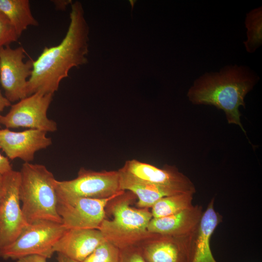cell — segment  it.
<instances>
[{
  "label": "cell",
  "mask_w": 262,
  "mask_h": 262,
  "mask_svg": "<svg viewBox=\"0 0 262 262\" xmlns=\"http://www.w3.org/2000/svg\"><path fill=\"white\" fill-rule=\"evenodd\" d=\"M67 229L62 223L49 220L28 224L11 244L0 249V257L16 260L24 256L38 255L50 258L54 253L55 244Z\"/></svg>",
  "instance_id": "5b68a950"
},
{
  "label": "cell",
  "mask_w": 262,
  "mask_h": 262,
  "mask_svg": "<svg viewBox=\"0 0 262 262\" xmlns=\"http://www.w3.org/2000/svg\"><path fill=\"white\" fill-rule=\"evenodd\" d=\"M119 262H147L143 258L137 246L120 249Z\"/></svg>",
  "instance_id": "603a6c76"
},
{
  "label": "cell",
  "mask_w": 262,
  "mask_h": 262,
  "mask_svg": "<svg viewBox=\"0 0 262 262\" xmlns=\"http://www.w3.org/2000/svg\"><path fill=\"white\" fill-rule=\"evenodd\" d=\"M53 94L35 93L11 105L7 114L0 116V123L7 129L28 128L46 132L57 130L55 121L47 117Z\"/></svg>",
  "instance_id": "52a82bcc"
},
{
  "label": "cell",
  "mask_w": 262,
  "mask_h": 262,
  "mask_svg": "<svg viewBox=\"0 0 262 262\" xmlns=\"http://www.w3.org/2000/svg\"><path fill=\"white\" fill-rule=\"evenodd\" d=\"M57 193L66 196L105 199L122 193L117 171H96L84 167L71 180H55Z\"/></svg>",
  "instance_id": "8992f818"
},
{
  "label": "cell",
  "mask_w": 262,
  "mask_h": 262,
  "mask_svg": "<svg viewBox=\"0 0 262 262\" xmlns=\"http://www.w3.org/2000/svg\"><path fill=\"white\" fill-rule=\"evenodd\" d=\"M13 170L9 159L0 153V174L3 175Z\"/></svg>",
  "instance_id": "cb8c5ba5"
},
{
  "label": "cell",
  "mask_w": 262,
  "mask_h": 262,
  "mask_svg": "<svg viewBox=\"0 0 262 262\" xmlns=\"http://www.w3.org/2000/svg\"><path fill=\"white\" fill-rule=\"evenodd\" d=\"M136 196L124 191L107 203L109 213L113 216L106 218L99 229L105 239L119 249L137 246L151 236L147 227L152 215L148 208H135L131 206Z\"/></svg>",
  "instance_id": "277c9868"
},
{
  "label": "cell",
  "mask_w": 262,
  "mask_h": 262,
  "mask_svg": "<svg viewBox=\"0 0 262 262\" xmlns=\"http://www.w3.org/2000/svg\"><path fill=\"white\" fill-rule=\"evenodd\" d=\"M106 239L98 229H67L55 244V252L82 262Z\"/></svg>",
  "instance_id": "9a60e30c"
},
{
  "label": "cell",
  "mask_w": 262,
  "mask_h": 262,
  "mask_svg": "<svg viewBox=\"0 0 262 262\" xmlns=\"http://www.w3.org/2000/svg\"><path fill=\"white\" fill-rule=\"evenodd\" d=\"M193 195L190 192L182 193L161 198L151 207L152 217L169 216L191 207Z\"/></svg>",
  "instance_id": "d6986e66"
},
{
  "label": "cell",
  "mask_w": 262,
  "mask_h": 262,
  "mask_svg": "<svg viewBox=\"0 0 262 262\" xmlns=\"http://www.w3.org/2000/svg\"><path fill=\"white\" fill-rule=\"evenodd\" d=\"M11 106V102L5 96L2 95L0 90V116L1 115V113L3 111L5 108Z\"/></svg>",
  "instance_id": "484cf974"
},
{
  "label": "cell",
  "mask_w": 262,
  "mask_h": 262,
  "mask_svg": "<svg viewBox=\"0 0 262 262\" xmlns=\"http://www.w3.org/2000/svg\"><path fill=\"white\" fill-rule=\"evenodd\" d=\"M19 172V198L26 222L44 220L62 224L52 173L43 164L31 163H24Z\"/></svg>",
  "instance_id": "3957f363"
},
{
  "label": "cell",
  "mask_w": 262,
  "mask_h": 262,
  "mask_svg": "<svg viewBox=\"0 0 262 262\" xmlns=\"http://www.w3.org/2000/svg\"><path fill=\"white\" fill-rule=\"evenodd\" d=\"M246 40L244 42L246 50L254 52L262 44V6L254 9L246 15L245 21Z\"/></svg>",
  "instance_id": "ffe728a7"
},
{
  "label": "cell",
  "mask_w": 262,
  "mask_h": 262,
  "mask_svg": "<svg viewBox=\"0 0 262 262\" xmlns=\"http://www.w3.org/2000/svg\"><path fill=\"white\" fill-rule=\"evenodd\" d=\"M24 53L22 47L12 49L9 45L0 49V83L11 103L28 97L27 84L33 60L24 62Z\"/></svg>",
  "instance_id": "30bf717a"
},
{
  "label": "cell",
  "mask_w": 262,
  "mask_h": 262,
  "mask_svg": "<svg viewBox=\"0 0 262 262\" xmlns=\"http://www.w3.org/2000/svg\"><path fill=\"white\" fill-rule=\"evenodd\" d=\"M58 256L57 260L58 262H79L78 261L73 260L64 255L60 253H57Z\"/></svg>",
  "instance_id": "83f0119b"
},
{
  "label": "cell",
  "mask_w": 262,
  "mask_h": 262,
  "mask_svg": "<svg viewBox=\"0 0 262 262\" xmlns=\"http://www.w3.org/2000/svg\"><path fill=\"white\" fill-rule=\"evenodd\" d=\"M3 186V175L0 174V199L2 193Z\"/></svg>",
  "instance_id": "f1b7e54d"
},
{
  "label": "cell",
  "mask_w": 262,
  "mask_h": 262,
  "mask_svg": "<svg viewBox=\"0 0 262 262\" xmlns=\"http://www.w3.org/2000/svg\"><path fill=\"white\" fill-rule=\"evenodd\" d=\"M0 12L8 19L19 37L30 26H37L28 0H0Z\"/></svg>",
  "instance_id": "ac0fdd59"
},
{
  "label": "cell",
  "mask_w": 262,
  "mask_h": 262,
  "mask_svg": "<svg viewBox=\"0 0 262 262\" xmlns=\"http://www.w3.org/2000/svg\"><path fill=\"white\" fill-rule=\"evenodd\" d=\"M47 258L38 255H31L21 257L16 262H47Z\"/></svg>",
  "instance_id": "d4e9b609"
},
{
  "label": "cell",
  "mask_w": 262,
  "mask_h": 262,
  "mask_svg": "<svg viewBox=\"0 0 262 262\" xmlns=\"http://www.w3.org/2000/svg\"><path fill=\"white\" fill-rule=\"evenodd\" d=\"M123 171L143 181L153 184L180 187L196 192L190 180L174 166L166 165L159 168L135 159L127 161L121 168Z\"/></svg>",
  "instance_id": "4fadbf2b"
},
{
  "label": "cell",
  "mask_w": 262,
  "mask_h": 262,
  "mask_svg": "<svg viewBox=\"0 0 262 262\" xmlns=\"http://www.w3.org/2000/svg\"><path fill=\"white\" fill-rule=\"evenodd\" d=\"M19 37L11 23L0 12V49L16 41Z\"/></svg>",
  "instance_id": "7402d4cb"
},
{
  "label": "cell",
  "mask_w": 262,
  "mask_h": 262,
  "mask_svg": "<svg viewBox=\"0 0 262 262\" xmlns=\"http://www.w3.org/2000/svg\"><path fill=\"white\" fill-rule=\"evenodd\" d=\"M120 188L129 191L138 198L136 205L139 208H149L161 198L182 193H192L184 188L149 183L132 176L121 168L118 170Z\"/></svg>",
  "instance_id": "2e32d148"
},
{
  "label": "cell",
  "mask_w": 262,
  "mask_h": 262,
  "mask_svg": "<svg viewBox=\"0 0 262 262\" xmlns=\"http://www.w3.org/2000/svg\"><path fill=\"white\" fill-rule=\"evenodd\" d=\"M70 18L68 29L61 42L56 46L45 47L33 61L27 84L28 96L36 92L53 95L61 81L68 76L71 68L87 63L89 30L80 2L71 5Z\"/></svg>",
  "instance_id": "6da1fadb"
},
{
  "label": "cell",
  "mask_w": 262,
  "mask_h": 262,
  "mask_svg": "<svg viewBox=\"0 0 262 262\" xmlns=\"http://www.w3.org/2000/svg\"><path fill=\"white\" fill-rule=\"evenodd\" d=\"M120 249L105 240L82 262H119Z\"/></svg>",
  "instance_id": "44dd1931"
},
{
  "label": "cell",
  "mask_w": 262,
  "mask_h": 262,
  "mask_svg": "<svg viewBox=\"0 0 262 262\" xmlns=\"http://www.w3.org/2000/svg\"><path fill=\"white\" fill-rule=\"evenodd\" d=\"M47 132L29 129L14 131L9 129H0V148L10 160L19 158L24 163L33 161L35 153L49 147L52 143Z\"/></svg>",
  "instance_id": "7c38bea8"
},
{
  "label": "cell",
  "mask_w": 262,
  "mask_h": 262,
  "mask_svg": "<svg viewBox=\"0 0 262 262\" xmlns=\"http://www.w3.org/2000/svg\"><path fill=\"white\" fill-rule=\"evenodd\" d=\"M213 198L202 214L194 242L192 262H217L213 257L210 247V240L222 216L214 208Z\"/></svg>",
  "instance_id": "e0dca14e"
},
{
  "label": "cell",
  "mask_w": 262,
  "mask_h": 262,
  "mask_svg": "<svg viewBox=\"0 0 262 262\" xmlns=\"http://www.w3.org/2000/svg\"><path fill=\"white\" fill-rule=\"evenodd\" d=\"M259 79L248 67L228 66L218 72L205 73L196 79L187 96L194 104L213 105L223 110L229 124L239 125L246 132L239 109L246 107L245 98Z\"/></svg>",
  "instance_id": "7a4b0ae2"
},
{
  "label": "cell",
  "mask_w": 262,
  "mask_h": 262,
  "mask_svg": "<svg viewBox=\"0 0 262 262\" xmlns=\"http://www.w3.org/2000/svg\"><path fill=\"white\" fill-rule=\"evenodd\" d=\"M19 171L12 170L3 175L0 199V249L11 244L28 224L20 206Z\"/></svg>",
  "instance_id": "ba28073f"
},
{
  "label": "cell",
  "mask_w": 262,
  "mask_h": 262,
  "mask_svg": "<svg viewBox=\"0 0 262 262\" xmlns=\"http://www.w3.org/2000/svg\"><path fill=\"white\" fill-rule=\"evenodd\" d=\"M203 214L202 207L193 205L180 212L167 216L153 218L147 227L150 233L174 237L195 234Z\"/></svg>",
  "instance_id": "5bb4252c"
},
{
  "label": "cell",
  "mask_w": 262,
  "mask_h": 262,
  "mask_svg": "<svg viewBox=\"0 0 262 262\" xmlns=\"http://www.w3.org/2000/svg\"><path fill=\"white\" fill-rule=\"evenodd\" d=\"M196 233L174 237L152 233L137 246L147 262H192Z\"/></svg>",
  "instance_id": "8fae6325"
},
{
  "label": "cell",
  "mask_w": 262,
  "mask_h": 262,
  "mask_svg": "<svg viewBox=\"0 0 262 262\" xmlns=\"http://www.w3.org/2000/svg\"><path fill=\"white\" fill-rule=\"evenodd\" d=\"M56 8L59 10H65L66 7L69 4L71 3V0H53Z\"/></svg>",
  "instance_id": "4316f807"
},
{
  "label": "cell",
  "mask_w": 262,
  "mask_h": 262,
  "mask_svg": "<svg viewBox=\"0 0 262 262\" xmlns=\"http://www.w3.org/2000/svg\"><path fill=\"white\" fill-rule=\"evenodd\" d=\"M0 126H1V124H0Z\"/></svg>",
  "instance_id": "f546056e"
},
{
  "label": "cell",
  "mask_w": 262,
  "mask_h": 262,
  "mask_svg": "<svg viewBox=\"0 0 262 262\" xmlns=\"http://www.w3.org/2000/svg\"><path fill=\"white\" fill-rule=\"evenodd\" d=\"M121 194L105 199H93L57 193V213L67 229H98L106 218L105 208L107 203Z\"/></svg>",
  "instance_id": "9c48e42d"
}]
</instances>
